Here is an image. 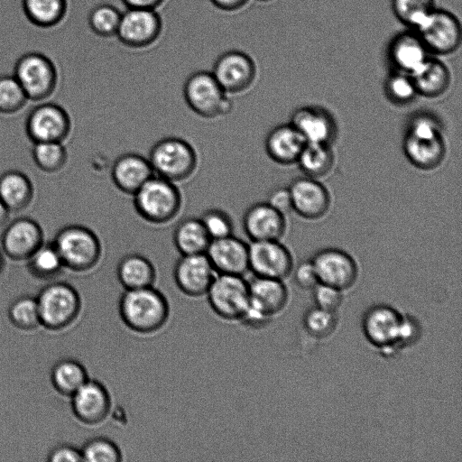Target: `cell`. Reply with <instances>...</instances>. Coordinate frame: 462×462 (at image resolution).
I'll use <instances>...</instances> for the list:
<instances>
[{"label": "cell", "mask_w": 462, "mask_h": 462, "mask_svg": "<svg viewBox=\"0 0 462 462\" xmlns=\"http://www.w3.org/2000/svg\"><path fill=\"white\" fill-rule=\"evenodd\" d=\"M118 313L128 329L149 335L164 327L170 317V304L154 286L125 290L119 299Z\"/></svg>", "instance_id": "6da1fadb"}, {"label": "cell", "mask_w": 462, "mask_h": 462, "mask_svg": "<svg viewBox=\"0 0 462 462\" xmlns=\"http://www.w3.org/2000/svg\"><path fill=\"white\" fill-rule=\"evenodd\" d=\"M403 151L415 167L429 171L438 167L446 154L439 122L428 114L413 116L403 139Z\"/></svg>", "instance_id": "7a4b0ae2"}, {"label": "cell", "mask_w": 462, "mask_h": 462, "mask_svg": "<svg viewBox=\"0 0 462 462\" xmlns=\"http://www.w3.org/2000/svg\"><path fill=\"white\" fill-rule=\"evenodd\" d=\"M133 197L137 215L152 225L171 222L182 207V195L177 183L155 174Z\"/></svg>", "instance_id": "3957f363"}, {"label": "cell", "mask_w": 462, "mask_h": 462, "mask_svg": "<svg viewBox=\"0 0 462 462\" xmlns=\"http://www.w3.org/2000/svg\"><path fill=\"white\" fill-rule=\"evenodd\" d=\"M62 260L64 268L85 273L97 265L102 256V244L89 227L70 224L61 227L52 241Z\"/></svg>", "instance_id": "277c9868"}, {"label": "cell", "mask_w": 462, "mask_h": 462, "mask_svg": "<svg viewBox=\"0 0 462 462\" xmlns=\"http://www.w3.org/2000/svg\"><path fill=\"white\" fill-rule=\"evenodd\" d=\"M148 160L155 175L174 183L189 180L199 164L198 153L192 144L176 136L157 141L149 152Z\"/></svg>", "instance_id": "5b68a950"}, {"label": "cell", "mask_w": 462, "mask_h": 462, "mask_svg": "<svg viewBox=\"0 0 462 462\" xmlns=\"http://www.w3.org/2000/svg\"><path fill=\"white\" fill-rule=\"evenodd\" d=\"M183 97L190 110L206 119L223 117L233 108L231 99L211 71L190 74L183 85Z\"/></svg>", "instance_id": "8992f818"}, {"label": "cell", "mask_w": 462, "mask_h": 462, "mask_svg": "<svg viewBox=\"0 0 462 462\" xmlns=\"http://www.w3.org/2000/svg\"><path fill=\"white\" fill-rule=\"evenodd\" d=\"M41 325L50 330H60L72 324L79 315L81 299L69 283L54 282L44 286L36 297Z\"/></svg>", "instance_id": "52a82bcc"}, {"label": "cell", "mask_w": 462, "mask_h": 462, "mask_svg": "<svg viewBox=\"0 0 462 462\" xmlns=\"http://www.w3.org/2000/svg\"><path fill=\"white\" fill-rule=\"evenodd\" d=\"M13 75L32 101L49 98L54 93L59 80L55 63L39 51L23 54L14 64Z\"/></svg>", "instance_id": "ba28073f"}, {"label": "cell", "mask_w": 462, "mask_h": 462, "mask_svg": "<svg viewBox=\"0 0 462 462\" xmlns=\"http://www.w3.org/2000/svg\"><path fill=\"white\" fill-rule=\"evenodd\" d=\"M249 304L239 321L260 328L286 305L288 292L281 280L254 276L248 282Z\"/></svg>", "instance_id": "9c48e42d"}, {"label": "cell", "mask_w": 462, "mask_h": 462, "mask_svg": "<svg viewBox=\"0 0 462 462\" xmlns=\"http://www.w3.org/2000/svg\"><path fill=\"white\" fill-rule=\"evenodd\" d=\"M206 296L217 316L239 321L249 304L248 282L242 275L217 273Z\"/></svg>", "instance_id": "30bf717a"}, {"label": "cell", "mask_w": 462, "mask_h": 462, "mask_svg": "<svg viewBox=\"0 0 462 462\" xmlns=\"http://www.w3.org/2000/svg\"><path fill=\"white\" fill-rule=\"evenodd\" d=\"M69 113L61 106L46 102L34 106L25 120V133L32 143H63L71 132Z\"/></svg>", "instance_id": "8fae6325"}, {"label": "cell", "mask_w": 462, "mask_h": 462, "mask_svg": "<svg viewBox=\"0 0 462 462\" xmlns=\"http://www.w3.org/2000/svg\"><path fill=\"white\" fill-rule=\"evenodd\" d=\"M429 53L447 55L461 42V26L457 18L446 10L433 9L416 28Z\"/></svg>", "instance_id": "7c38bea8"}, {"label": "cell", "mask_w": 462, "mask_h": 462, "mask_svg": "<svg viewBox=\"0 0 462 462\" xmlns=\"http://www.w3.org/2000/svg\"><path fill=\"white\" fill-rule=\"evenodd\" d=\"M162 30V21L155 9L127 8L121 14L116 35L124 45L139 49L155 42Z\"/></svg>", "instance_id": "4fadbf2b"}, {"label": "cell", "mask_w": 462, "mask_h": 462, "mask_svg": "<svg viewBox=\"0 0 462 462\" xmlns=\"http://www.w3.org/2000/svg\"><path fill=\"white\" fill-rule=\"evenodd\" d=\"M212 74L227 95L246 91L256 77L254 60L241 51H227L215 61Z\"/></svg>", "instance_id": "5bb4252c"}, {"label": "cell", "mask_w": 462, "mask_h": 462, "mask_svg": "<svg viewBox=\"0 0 462 462\" xmlns=\"http://www.w3.org/2000/svg\"><path fill=\"white\" fill-rule=\"evenodd\" d=\"M70 406L78 420L93 426L107 419L112 409V398L104 383L88 378L70 396Z\"/></svg>", "instance_id": "9a60e30c"}, {"label": "cell", "mask_w": 462, "mask_h": 462, "mask_svg": "<svg viewBox=\"0 0 462 462\" xmlns=\"http://www.w3.org/2000/svg\"><path fill=\"white\" fill-rule=\"evenodd\" d=\"M311 263L319 283L343 291L350 288L356 282V263L351 255L342 250H321L315 254Z\"/></svg>", "instance_id": "2e32d148"}, {"label": "cell", "mask_w": 462, "mask_h": 462, "mask_svg": "<svg viewBox=\"0 0 462 462\" xmlns=\"http://www.w3.org/2000/svg\"><path fill=\"white\" fill-rule=\"evenodd\" d=\"M291 268V254L279 240L252 241L249 245V271L254 276L282 280Z\"/></svg>", "instance_id": "e0dca14e"}, {"label": "cell", "mask_w": 462, "mask_h": 462, "mask_svg": "<svg viewBox=\"0 0 462 462\" xmlns=\"http://www.w3.org/2000/svg\"><path fill=\"white\" fill-rule=\"evenodd\" d=\"M216 275L206 254L180 255L173 268L177 288L193 298L206 295Z\"/></svg>", "instance_id": "ac0fdd59"}, {"label": "cell", "mask_w": 462, "mask_h": 462, "mask_svg": "<svg viewBox=\"0 0 462 462\" xmlns=\"http://www.w3.org/2000/svg\"><path fill=\"white\" fill-rule=\"evenodd\" d=\"M43 230L31 217H17L10 222L1 235L4 254L12 260L23 261L44 242Z\"/></svg>", "instance_id": "d6986e66"}, {"label": "cell", "mask_w": 462, "mask_h": 462, "mask_svg": "<svg viewBox=\"0 0 462 462\" xmlns=\"http://www.w3.org/2000/svg\"><path fill=\"white\" fill-rule=\"evenodd\" d=\"M205 254L217 273L244 276L249 271V245L234 235L212 239Z\"/></svg>", "instance_id": "ffe728a7"}, {"label": "cell", "mask_w": 462, "mask_h": 462, "mask_svg": "<svg viewBox=\"0 0 462 462\" xmlns=\"http://www.w3.org/2000/svg\"><path fill=\"white\" fill-rule=\"evenodd\" d=\"M292 209L308 219L323 217L330 206V196L327 188L311 177L299 178L289 187Z\"/></svg>", "instance_id": "44dd1931"}, {"label": "cell", "mask_w": 462, "mask_h": 462, "mask_svg": "<svg viewBox=\"0 0 462 462\" xmlns=\"http://www.w3.org/2000/svg\"><path fill=\"white\" fill-rule=\"evenodd\" d=\"M402 319L403 317L390 307H374L363 321L365 335L373 345L392 348L400 345Z\"/></svg>", "instance_id": "7402d4cb"}, {"label": "cell", "mask_w": 462, "mask_h": 462, "mask_svg": "<svg viewBox=\"0 0 462 462\" xmlns=\"http://www.w3.org/2000/svg\"><path fill=\"white\" fill-rule=\"evenodd\" d=\"M243 227L252 241L279 240L286 227L284 215L268 202L251 205L243 217Z\"/></svg>", "instance_id": "603a6c76"}, {"label": "cell", "mask_w": 462, "mask_h": 462, "mask_svg": "<svg viewBox=\"0 0 462 462\" xmlns=\"http://www.w3.org/2000/svg\"><path fill=\"white\" fill-rule=\"evenodd\" d=\"M111 180L123 193L134 195L154 175L148 158L135 152L119 155L111 167Z\"/></svg>", "instance_id": "cb8c5ba5"}, {"label": "cell", "mask_w": 462, "mask_h": 462, "mask_svg": "<svg viewBox=\"0 0 462 462\" xmlns=\"http://www.w3.org/2000/svg\"><path fill=\"white\" fill-rule=\"evenodd\" d=\"M307 143H329L337 133L332 116L319 106H302L295 110L291 123Z\"/></svg>", "instance_id": "d4e9b609"}, {"label": "cell", "mask_w": 462, "mask_h": 462, "mask_svg": "<svg viewBox=\"0 0 462 462\" xmlns=\"http://www.w3.org/2000/svg\"><path fill=\"white\" fill-rule=\"evenodd\" d=\"M307 142L291 125H281L273 128L264 142L268 156L279 164L297 162Z\"/></svg>", "instance_id": "484cf974"}, {"label": "cell", "mask_w": 462, "mask_h": 462, "mask_svg": "<svg viewBox=\"0 0 462 462\" xmlns=\"http://www.w3.org/2000/svg\"><path fill=\"white\" fill-rule=\"evenodd\" d=\"M392 62L401 71L411 75L429 58V51L417 33L402 32L394 37L389 48Z\"/></svg>", "instance_id": "4316f807"}, {"label": "cell", "mask_w": 462, "mask_h": 462, "mask_svg": "<svg viewBox=\"0 0 462 462\" xmlns=\"http://www.w3.org/2000/svg\"><path fill=\"white\" fill-rule=\"evenodd\" d=\"M116 277L125 290L154 286L156 269L146 256L131 253L123 256L118 262Z\"/></svg>", "instance_id": "83f0119b"}, {"label": "cell", "mask_w": 462, "mask_h": 462, "mask_svg": "<svg viewBox=\"0 0 462 462\" xmlns=\"http://www.w3.org/2000/svg\"><path fill=\"white\" fill-rule=\"evenodd\" d=\"M33 197V185L23 172L11 170L0 175V199L11 212L27 208Z\"/></svg>", "instance_id": "f1b7e54d"}, {"label": "cell", "mask_w": 462, "mask_h": 462, "mask_svg": "<svg viewBox=\"0 0 462 462\" xmlns=\"http://www.w3.org/2000/svg\"><path fill=\"white\" fill-rule=\"evenodd\" d=\"M417 93L436 97L442 95L448 88L450 74L447 66L436 58H428L426 61L411 75Z\"/></svg>", "instance_id": "f546056e"}, {"label": "cell", "mask_w": 462, "mask_h": 462, "mask_svg": "<svg viewBox=\"0 0 462 462\" xmlns=\"http://www.w3.org/2000/svg\"><path fill=\"white\" fill-rule=\"evenodd\" d=\"M173 244L180 255L205 254L211 241L200 218L181 220L173 232Z\"/></svg>", "instance_id": "4dcf8cb0"}, {"label": "cell", "mask_w": 462, "mask_h": 462, "mask_svg": "<svg viewBox=\"0 0 462 462\" xmlns=\"http://www.w3.org/2000/svg\"><path fill=\"white\" fill-rule=\"evenodd\" d=\"M27 20L40 28H51L60 24L66 16L67 0H22Z\"/></svg>", "instance_id": "1f68e13d"}, {"label": "cell", "mask_w": 462, "mask_h": 462, "mask_svg": "<svg viewBox=\"0 0 462 462\" xmlns=\"http://www.w3.org/2000/svg\"><path fill=\"white\" fill-rule=\"evenodd\" d=\"M86 367L73 358L58 361L51 372V380L55 390L70 397L88 379Z\"/></svg>", "instance_id": "d6a6232c"}, {"label": "cell", "mask_w": 462, "mask_h": 462, "mask_svg": "<svg viewBox=\"0 0 462 462\" xmlns=\"http://www.w3.org/2000/svg\"><path fill=\"white\" fill-rule=\"evenodd\" d=\"M297 162L308 177L317 179L331 171L334 153L329 143H306Z\"/></svg>", "instance_id": "836d02e7"}, {"label": "cell", "mask_w": 462, "mask_h": 462, "mask_svg": "<svg viewBox=\"0 0 462 462\" xmlns=\"http://www.w3.org/2000/svg\"><path fill=\"white\" fill-rule=\"evenodd\" d=\"M26 261L31 274L42 280L55 278L64 268L60 254L52 242H43Z\"/></svg>", "instance_id": "e575fe53"}, {"label": "cell", "mask_w": 462, "mask_h": 462, "mask_svg": "<svg viewBox=\"0 0 462 462\" xmlns=\"http://www.w3.org/2000/svg\"><path fill=\"white\" fill-rule=\"evenodd\" d=\"M32 157L41 171L55 173L65 166L68 152L63 143L60 142L35 143L32 149Z\"/></svg>", "instance_id": "d590c367"}, {"label": "cell", "mask_w": 462, "mask_h": 462, "mask_svg": "<svg viewBox=\"0 0 462 462\" xmlns=\"http://www.w3.org/2000/svg\"><path fill=\"white\" fill-rule=\"evenodd\" d=\"M11 323L23 330H32L41 325L36 297L29 295L15 299L8 308Z\"/></svg>", "instance_id": "8d00e7d4"}, {"label": "cell", "mask_w": 462, "mask_h": 462, "mask_svg": "<svg viewBox=\"0 0 462 462\" xmlns=\"http://www.w3.org/2000/svg\"><path fill=\"white\" fill-rule=\"evenodd\" d=\"M122 13L114 5L100 4L88 14V22L91 31L101 37L116 34Z\"/></svg>", "instance_id": "74e56055"}, {"label": "cell", "mask_w": 462, "mask_h": 462, "mask_svg": "<svg viewBox=\"0 0 462 462\" xmlns=\"http://www.w3.org/2000/svg\"><path fill=\"white\" fill-rule=\"evenodd\" d=\"M82 461L120 462L123 454L117 444L106 437H94L80 448Z\"/></svg>", "instance_id": "f35d334b"}, {"label": "cell", "mask_w": 462, "mask_h": 462, "mask_svg": "<svg viewBox=\"0 0 462 462\" xmlns=\"http://www.w3.org/2000/svg\"><path fill=\"white\" fill-rule=\"evenodd\" d=\"M392 6L400 22L416 29L434 9V0H392Z\"/></svg>", "instance_id": "ab89813d"}, {"label": "cell", "mask_w": 462, "mask_h": 462, "mask_svg": "<svg viewBox=\"0 0 462 462\" xmlns=\"http://www.w3.org/2000/svg\"><path fill=\"white\" fill-rule=\"evenodd\" d=\"M28 101L24 90L14 75L0 76V113H17Z\"/></svg>", "instance_id": "60d3db41"}, {"label": "cell", "mask_w": 462, "mask_h": 462, "mask_svg": "<svg viewBox=\"0 0 462 462\" xmlns=\"http://www.w3.org/2000/svg\"><path fill=\"white\" fill-rule=\"evenodd\" d=\"M199 218L211 240L233 235V220L223 209H207Z\"/></svg>", "instance_id": "b9f144b4"}, {"label": "cell", "mask_w": 462, "mask_h": 462, "mask_svg": "<svg viewBox=\"0 0 462 462\" xmlns=\"http://www.w3.org/2000/svg\"><path fill=\"white\" fill-rule=\"evenodd\" d=\"M385 91L390 100L397 104L411 102L418 94L411 77L403 73L391 75L386 80Z\"/></svg>", "instance_id": "7bdbcfd3"}, {"label": "cell", "mask_w": 462, "mask_h": 462, "mask_svg": "<svg viewBox=\"0 0 462 462\" xmlns=\"http://www.w3.org/2000/svg\"><path fill=\"white\" fill-rule=\"evenodd\" d=\"M335 312L316 308L308 312L305 326L315 337H323L329 335L336 326Z\"/></svg>", "instance_id": "ee69618b"}, {"label": "cell", "mask_w": 462, "mask_h": 462, "mask_svg": "<svg viewBox=\"0 0 462 462\" xmlns=\"http://www.w3.org/2000/svg\"><path fill=\"white\" fill-rule=\"evenodd\" d=\"M314 298L318 308L331 312H335L342 302L341 291L321 283L315 286Z\"/></svg>", "instance_id": "f6af8a7d"}, {"label": "cell", "mask_w": 462, "mask_h": 462, "mask_svg": "<svg viewBox=\"0 0 462 462\" xmlns=\"http://www.w3.org/2000/svg\"><path fill=\"white\" fill-rule=\"evenodd\" d=\"M47 460L50 462H80L82 456L80 448L70 444H60L49 452Z\"/></svg>", "instance_id": "bcb514c9"}, {"label": "cell", "mask_w": 462, "mask_h": 462, "mask_svg": "<svg viewBox=\"0 0 462 462\" xmlns=\"http://www.w3.org/2000/svg\"><path fill=\"white\" fill-rule=\"evenodd\" d=\"M295 279L304 289L315 288L319 281L311 261L304 262L297 267Z\"/></svg>", "instance_id": "7dc6e473"}, {"label": "cell", "mask_w": 462, "mask_h": 462, "mask_svg": "<svg viewBox=\"0 0 462 462\" xmlns=\"http://www.w3.org/2000/svg\"><path fill=\"white\" fill-rule=\"evenodd\" d=\"M267 202L283 215L292 209L289 188L276 189L271 193Z\"/></svg>", "instance_id": "c3c4849f"}, {"label": "cell", "mask_w": 462, "mask_h": 462, "mask_svg": "<svg viewBox=\"0 0 462 462\" xmlns=\"http://www.w3.org/2000/svg\"><path fill=\"white\" fill-rule=\"evenodd\" d=\"M214 6L225 12H235L244 7L248 0H210Z\"/></svg>", "instance_id": "681fc988"}, {"label": "cell", "mask_w": 462, "mask_h": 462, "mask_svg": "<svg viewBox=\"0 0 462 462\" xmlns=\"http://www.w3.org/2000/svg\"><path fill=\"white\" fill-rule=\"evenodd\" d=\"M127 8L155 9L165 0H122Z\"/></svg>", "instance_id": "f907efd6"}, {"label": "cell", "mask_w": 462, "mask_h": 462, "mask_svg": "<svg viewBox=\"0 0 462 462\" xmlns=\"http://www.w3.org/2000/svg\"><path fill=\"white\" fill-rule=\"evenodd\" d=\"M11 211L0 199V227L5 226L9 219Z\"/></svg>", "instance_id": "816d5d0a"}, {"label": "cell", "mask_w": 462, "mask_h": 462, "mask_svg": "<svg viewBox=\"0 0 462 462\" xmlns=\"http://www.w3.org/2000/svg\"><path fill=\"white\" fill-rule=\"evenodd\" d=\"M5 266V259L2 252L0 251V273H2Z\"/></svg>", "instance_id": "f5cc1de1"}, {"label": "cell", "mask_w": 462, "mask_h": 462, "mask_svg": "<svg viewBox=\"0 0 462 462\" xmlns=\"http://www.w3.org/2000/svg\"><path fill=\"white\" fill-rule=\"evenodd\" d=\"M257 1H260V2H269V1H272V0H257Z\"/></svg>", "instance_id": "db71d44e"}]
</instances>
